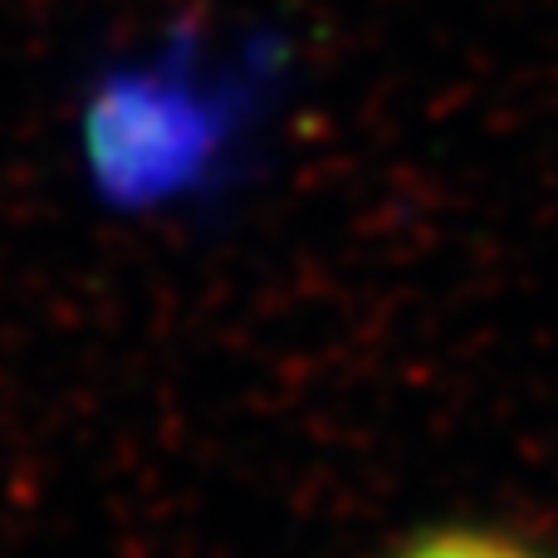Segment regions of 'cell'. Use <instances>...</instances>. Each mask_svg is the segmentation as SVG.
I'll list each match as a JSON object with an SVG mask.
<instances>
[{"instance_id":"6da1fadb","label":"cell","mask_w":558,"mask_h":558,"mask_svg":"<svg viewBox=\"0 0 558 558\" xmlns=\"http://www.w3.org/2000/svg\"><path fill=\"white\" fill-rule=\"evenodd\" d=\"M387 558H549V554H539L534 544L500 530H432L407 539Z\"/></svg>"}]
</instances>
